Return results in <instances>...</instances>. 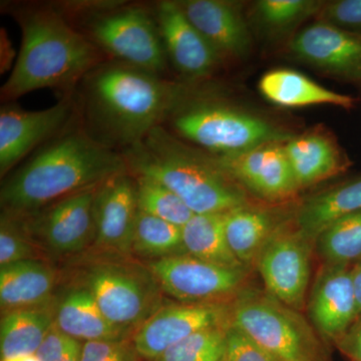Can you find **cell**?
I'll use <instances>...</instances> for the list:
<instances>
[{"label": "cell", "mask_w": 361, "mask_h": 361, "mask_svg": "<svg viewBox=\"0 0 361 361\" xmlns=\"http://www.w3.org/2000/svg\"><path fill=\"white\" fill-rule=\"evenodd\" d=\"M167 121L178 135L214 157L238 155L291 137L258 116L213 99H192L189 94Z\"/></svg>", "instance_id": "cell-5"}, {"label": "cell", "mask_w": 361, "mask_h": 361, "mask_svg": "<svg viewBox=\"0 0 361 361\" xmlns=\"http://www.w3.org/2000/svg\"><path fill=\"white\" fill-rule=\"evenodd\" d=\"M163 293L180 303H226L241 293L246 267L212 264L190 254L147 262Z\"/></svg>", "instance_id": "cell-9"}, {"label": "cell", "mask_w": 361, "mask_h": 361, "mask_svg": "<svg viewBox=\"0 0 361 361\" xmlns=\"http://www.w3.org/2000/svg\"><path fill=\"white\" fill-rule=\"evenodd\" d=\"M231 324L277 361H325L310 325L271 295L241 292L232 304Z\"/></svg>", "instance_id": "cell-7"}, {"label": "cell", "mask_w": 361, "mask_h": 361, "mask_svg": "<svg viewBox=\"0 0 361 361\" xmlns=\"http://www.w3.org/2000/svg\"><path fill=\"white\" fill-rule=\"evenodd\" d=\"M132 339L87 341L80 361H139Z\"/></svg>", "instance_id": "cell-34"}, {"label": "cell", "mask_w": 361, "mask_h": 361, "mask_svg": "<svg viewBox=\"0 0 361 361\" xmlns=\"http://www.w3.org/2000/svg\"><path fill=\"white\" fill-rule=\"evenodd\" d=\"M259 90L271 103L285 108L331 104L348 110L356 102L353 97L326 89L303 73L288 68L268 71L261 78Z\"/></svg>", "instance_id": "cell-23"}, {"label": "cell", "mask_w": 361, "mask_h": 361, "mask_svg": "<svg viewBox=\"0 0 361 361\" xmlns=\"http://www.w3.org/2000/svg\"><path fill=\"white\" fill-rule=\"evenodd\" d=\"M56 302L2 313L0 357L35 355L56 317Z\"/></svg>", "instance_id": "cell-24"}, {"label": "cell", "mask_w": 361, "mask_h": 361, "mask_svg": "<svg viewBox=\"0 0 361 361\" xmlns=\"http://www.w3.org/2000/svg\"><path fill=\"white\" fill-rule=\"evenodd\" d=\"M323 23L361 37V0H338L322 9Z\"/></svg>", "instance_id": "cell-35"}, {"label": "cell", "mask_w": 361, "mask_h": 361, "mask_svg": "<svg viewBox=\"0 0 361 361\" xmlns=\"http://www.w3.org/2000/svg\"><path fill=\"white\" fill-rule=\"evenodd\" d=\"M353 288H355L356 303H357L358 315H361V262L351 268Z\"/></svg>", "instance_id": "cell-40"}, {"label": "cell", "mask_w": 361, "mask_h": 361, "mask_svg": "<svg viewBox=\"0 0 361 361\" xmlns=\"http://www.w3.org/2000/svg\"><path fill=\"white\" fill-rule=\"evenodd\" d=\"M308 313L318 334L334 342L360 317L348 266H324L313 285Z\"/></svg>", "instance_id": "cell-18"}, {"label": "cell", "mask_w": 361, "mask_h": 361, "mask_svg": "<svg viewBox=\"0 0 361 361\" xmlns=\"http://www.w3.org/2000/svg\"><path fill=\"white\" fill-rule=\"evenodd\" d=\"M92 262L78 283L92 293L111 324L134 336L164 305L163 291L146 265L116 259Z\"/></svg>", "instance_id": "cell-6"}, {"label": "cell", "mask_w": 361, "mask_h": 361, "mask_svg": "<svg viewBox=\"0 0 361 361\" xmlns=\"http://www.w3.org/2000/svg\"><path fill=\"white\" fill-rule=\"evenodd\" d=\"M1 361H39L35 355L16 356V357L6 358Z\"/></svg>", "instance_id": "cell-42"}, {"label": "cell", "mask_w": 361, "mask_h": 361, "mask_svg": "<svg viewBox=\"0 0 361 361\" xmlns=\"http://www.w3.org/2000/svg\"><path fill=\"white\" fill-rule=\"evenodd\" d=\"M155 18L167 58L180 75L198 80L213 73L221 56L189 20L180 2H160Z\"/></svg>", "instance_id": "cell-16"}, {"label": "cell", "mask_w": 361, "mask_h": 361, "mask_svg": "<svg viewBox=\"0 0 361 361\" xmlns=\"http://www.w3.org/2000/svg\"><path fill=\"white\" fill-rule=\"evenodd\" d=\"M125 172L122 154L85 130H71L4 180L0 191L2 213L28 215Z\"/></svg>", "instance_id": "cell-1"}, {"label": "cell", "mask_w": 361, "mask_h": 361, "mask_svg": "<svg viewBox=\"0 0 361 361\" xmlns=\"http://www.w3.org/2000/svg\"><path fill=\"white\" fill-rule=\"evenodd\" d=\"M224 221L225 213L195 214L182 227L187 253L212 264L246 267L228 245Z\"/></svg>", "instance_id": "cell-27"}, {"label": "cell", "mask_w": 361, "mask_h": 361, "mask_svg": "<svg viewBox=\"0 0 361 361\" xmlns=\"http://www.w3.org/2000/svg\"><path fill=\"white\" fill-rule=\"evenodd\" d=\"M20 23V51L2 85V101H13L33 90L73 89L103 63L101 49L59 11L32 9L21 14Z\"/></svg>", "instance_id": "cell-3"}, {"label": "cell", "mask_w": 361, "mask_h": 361, "mask_svg": "<svg viewBox=\"0 0 361 361\" xmlns=\"http://www.w3.org/2000/svg\"><path fill=\"white\" fill-rule=\"evenodd\" d=\"M97 189L78 192L39 211L16 217L23 221L42 250L59 256L80 253L94 245L96 239Z\"/></svg>", "instance_id": "cell-10"}, {"label": "cell", "mask_w": 361, "mask_h": 361, "mask_svg": "<svg viewBox=\"0 0 361 361\" xmlns=\"http://www.w3.org/2000/svg\"><path fill=\"white\" fill-rule=\"evenodd\" d=\"M229 325L196 332L171 346L154 361H223Z\"/></svg>", "instance_id": "cell-31"}, {"label": "cell", "mask_w": 361, "mask_h": 361, "mask_svg": "<svg viewBox=\"0 0 361 361\" xmlns=\"http://www.w3.org/2000/svg\"><path fill=\"white\" fill-rule=\"evenodd\" d=\"M82 342L78 341L71 350L66 353L65 357L61 361H80L82 355Z\"/></svg>", "instance_id": "cell-41"}, {"label": "cell", "mask_w": 361, "mask_h": 361, "mask_svg": "<svg viewBox=\"0 0 361 361\" xmlns=\"http://www.w3.org/2000/svg\"><path fill=\"white\" fill-rule=\"evenodd\" d=\"M184 85L115 61L97 66L85 78L87 115L106 146H133L168 120L187 97Z\"/></svg>", "instance_id": "cell-2"}, {"label": "cell", "mask_w": 361, "mask_h": 361, "mask_svg": "<svg viewBox=\"0 0 361 361\" xmlns=\"http://www.w3.org/2000/svg\"><path fill=\"white\" fill-rule=\"evenodd\" d=\"M284 142H268L238 155L210 156L242 189L262 200L283 201L299 190Z\"/></svg>", "instance_id": "cell-13"}, {"label": "cell", "mask_w": 361, "mask_h": 361, "mask_svg": "<svg viewBox=\"0 0 361 361\" xmlns=\"http://www.w3.org/2000/svg\"><path fill=\"white\" fill-rule=\"evenodd\" d=\"M56 270L44 260H25L0 266L2 313L54 302Z\"/></svg>", "instance_id": "cell-22"}, {"label": "cell", "mask_w": 361, "mask_h": 361, "mask_svg": "<svg viewBox=\"0 0 361 361\" xmlns=\"http://www.w3.org/2000/svg\"><path fill=\"white\" fill-rule=\"evenodd\" d=\"M73 113L70 97L42 111L13 104L0 111V174L2 177L35 147L59 132Z\"/></svg>", "instance_id": "cell-15"}, {"label": "cell", "mask_w": 361, "mask_h": 361, "mask_svg": "<svg viewBox=\"0 0 361 361\" xmlns=\"http://www.w3.org/2000/svg\"><path fill=\"white\" fill-rule=\"evenodd\" d=\"M137 213L134 176L129 172L122 173L99 185L94 204V245L99 251L121 257L130 255Z\"/></svg>", "instance_id": "cell-14"}, {"label": "cell", "mask_w": 361, "mask_h": 361, "mask_svg": "<svg viewBox=\"0 0 361 361\" xmlns=\"http://www.w3.org/2000/svg\"><path fill=\"white\" fill-rule=\"evenodd\" d=\"M322 4L310 0H262L256 4V11L263 25L275 32H281L293 27L319 11Z\"/></svg>", "instance_id": "cell-33"}, {"label": "cell", "mask_w": 361, "mask_h": 361, "mask_svg": "<svg viewBox=\"0 0 361 361\" xmlns=\"http://www.w3.org/2000/svg\"><path fill=\"white\" fill-rule=\"evenodd\" d=\"M223 361H277L250 337L230 323Z\"/></svg>", "instance_id": "cell-36"}, {"label": "cell", "mask_w": 361, "mask_h": 361, "mask_svg": "<svg viewBox=\"0 0 361 361\" xmlns=\"http://www.w3.org/2000/svg\"><path fill=\"white\" fill-rule=\"evenodd\" d=\"M294 56L318 70L361 82V37L329 25L317 23L298 33L290 44Z\"/></svg>", "instance_id": "cell-17"}, {"label": "cell", "mask_w": 361, "mask_h": 361, "mask_svg": "<svg viewBox=\"0 0 361 361\" xmlns=\"http://www.w3.org/2000/svg\"><path fill=\"white\" fill-rule=\"evenodd\" d=\"M361 211V178L316 194L297 212V226L306 238L315 240L329 225Z\"/></svg>", "instance_id": "cell-25"}, {"label": "cell", "mask_w": 361, "mask_h": 361, "mask_svg": "<svg viewBox=\"0 0 361 361\" xmlns=\"http://www.w3.org/2000/svg\"><path fill=\"white\" fill-rule=\"evenodd\" d=\"M128 172L174 192L194 214L226 213L247 205L243 189L212 157L183 144L163 126L123 149Z\"/></svg>", "instance_id": "cell-4"}, {"label": "cell", "mask_w": 361, "mask_h": 361, "mask_svg": "<svg viewBox=\"0 0 361 361\" xmlns=\"http://www.w3.org/2000/svg\"><path fill=\"white\" fill-rule=\"evenodd\" d=\"M284 148L299 189L338 175L349 165L334 137L319 130L291 137Z\"/></svg>", "instance_id": "cell-20"}, {"label": "cell", "mask_w": 361, "mask_h": 361, "mask_svg": "<svg viewBox=\"0 0 361 361\" xmlns=\"http://www.w3.org/2000/svg\"><path fill=\"white\" fill-rule=\"evenodd\" d=\"M6 30H1V71H8L13 65V49L8 39Z\"/></svg>", "instance_id": "cell-39"}, {"label": "cell", "mask_w": 361, "mask_h": 361, "mask_svg": "<svg viewBox=\"0 0 361 361\" xmlns=\"http://www.w3.org/2000/svg\"><path fill=\"white\" fill-rule=\"evenodd\" d=\"M42 251L20 218L1 214L0 266L25 260H42Z\"/></svg>", "instance_id": "cell-32"}, {"label": "cell", "mask_w": 361, "mask_h": 361, "mask_svg": "<svg viewBox=\"0 0 361 361\" xmlns=\"http://www.w3.org/2000/svg\"><path fill=\"white\" fill-rule=\"evenodd\" d=\"M135 179L140 211L180 227L195 215L174 192L161 183L145 177Z\"/></svg>", "instance_id": "cell-30"}, {"label": "cell", "mask_w": 361, "mask_h": 361, "mask_svg": "<svg viewBox=\"0 0 361 361\" xmlns=\"http://www.w3.org/2000/svg\"><path fill=\"white\" fill-rule=\"evenodd\" d=\"M78 341L63 334L54 323L35 353V356L39 361H61Z\"/></svg>", "instance_id": "cell-37"}, {"label": "cell", "mask_w": 361, "mask_h": 361, "mask_svg": "<svg viewBox=\"0 0 361 361\" xmlns=\"http://www.w3.org/2000/svg\"><path fill=\"white\" fill-rule=\"evenodd\" d=\"M224 226L228 245L245 266L256 261L268 240L281 227L268 211L248 205L226 212Z\"/></svg>", "instance_id": "cell-26"}, {"label": "cell", "mask_w": 361, "mask_h": 361, "mask_svg": "<svg viewBox=\"0 0 361 361\" xmlns=\"http://www.w3.org/2000/svg\"><path fill=\"white\" fill-rule=\"evenodd\" d=\"M54 324L66 336L82 342L133 338L132 334L106 319L92 293L78 283L56 302Z\"/></svg>", "instance_id": "cell-21"}, {"label": "cell", "mask_w": 361, "mask_h": 361, "mask_svg": "<svg viewBox=\"0 0 361 361\" xmlns=\"http://www.w3.org/2000/svg\"><path fill=\"white\" fill-rule=\"evenodd\" d=\"M232 304H164L133 336L137 355L154 361L171 346L201 330L231 323Z\"/></svg>", "instance_id": "cell-12"}, {"label": "cell", "mask_w": 361, "mask_h": 361, "mask_svg": "<svg viewBox=\"0 0 361 361\" xmlns=\"http://www.w3.org/2000/svg\"><path fill=\"white\" fill-rule=\"evenodd\" d=\"M310 239L283 226L268 240L256 259L268 294L291 310L304 306L310 280Z\"/></svg>", "instance_id": "cell-11"}, {"label": "cell", "mask_w": 361, "mask_h": 361, "mask_svg": "<svg viewBox=\"0 0 361 361\" xmlns=\"http://www.w3.org/2000/svg\"><path fill=\"white\" fill-rule=\"evenodd\" d=\"M316 249L326 264L361 262V211L329 225L315 239Z\"/></svg>", "instance_id": "cell-29"}, {"label": "cell", "mask_w": 361, "mask_h": 361, "mask_svg": "<svg viewBox=\"0 0 361 361\" xmlns=\"http://www.w3.org/2000/svg\"><path fill=\"white\" fill-rule=\"evenodd\" d=\"M132 254L147 262L188 254L183 242L182 227L139 210Z\"/></svg>", "instance_id": "cell-28"}, {"label": "cell", "mask_w": 361, "mask_h": 361, "mask_svg": "<svg viewBox=\"0 0 361 361\" xmlns=\"http://www.w3.org/2000/svg\"><path fill=\"white\" fill-rule=\"evenodd\" d=\"M180 4L189 20L221 58H242L248 54L250 33L237 6L222 0H188Z\"/></svg>", "instance_id": "cell-19"}, {"label": "cell", "mask_w": 361, "mask_h": 361, "mask_svg": "<svg viewBox=\"0 0 361 361\" xmlns=\"http://www.w3.org/2000/svg\"><path fill=\"white\" fill-rule=\"evenodd\" d=\"M87 33L116 61L157 75L166 70L167 54L155 16L142 7L116 6L92 11Z\"/></svg>", "instance_id": "cell-8"}, {"label": "cell", "mask_w": 361, "mask_h": 361, "mask_svg": "<svg viewBox=\"0 0 361 361\" xmlns=\"http://www.w3.org/2000/svg\"><path fill=\"white\" fill-rule=\"evenodd\" d=\"M334 344L350 361H361V319H356Z\"/></svg>", "instance_id": "cell-38"}]
</instances>
